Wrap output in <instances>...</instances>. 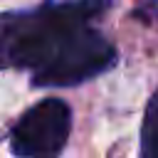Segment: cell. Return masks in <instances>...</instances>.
Listing matches in <instances>:
<instances>
[{"label":"cell","mask_w":158,"mask_h":158,"mask_svg":"<svg viewBox=\"0 0 158 158\" xmlns=\"http://www.w3.org/2000/svg\"><path fill=\"white\" fill-rule=\"evenodd\" d=\"M114 0L44 2L0 15V69H27L35 86H74L116 64L94 20Z\"/></svg>","instance_id":"6da1fadb"},{"label":"cell","mask_w":158,"mask_h":158,"mask_svg":"<svg viewBox=\"0 0 158 158\" xmlns=\"http://www.w3.org/2000/svg\"><path fill=\"white\" fill-rule=\"evenodd\" d=\"M72 131V109L62 99H42L30 106L10 131L15 158H57Z\"/></svg>","instance_id":"7a4b0ae2"},{"label":"cell","mask_w":158,"mask_h":158,"mask_svg":"<svg viewBox=\"0 0 158 158\" xmlns=\"http://www.w3.org/2000/svg\"><path fill=\"white\" fill-rule=\"evenodd\" d=\"M141 158H158V89L146 104L141 123Z\"/></svg>","instance_id":"3957f363"}]
</instances>
